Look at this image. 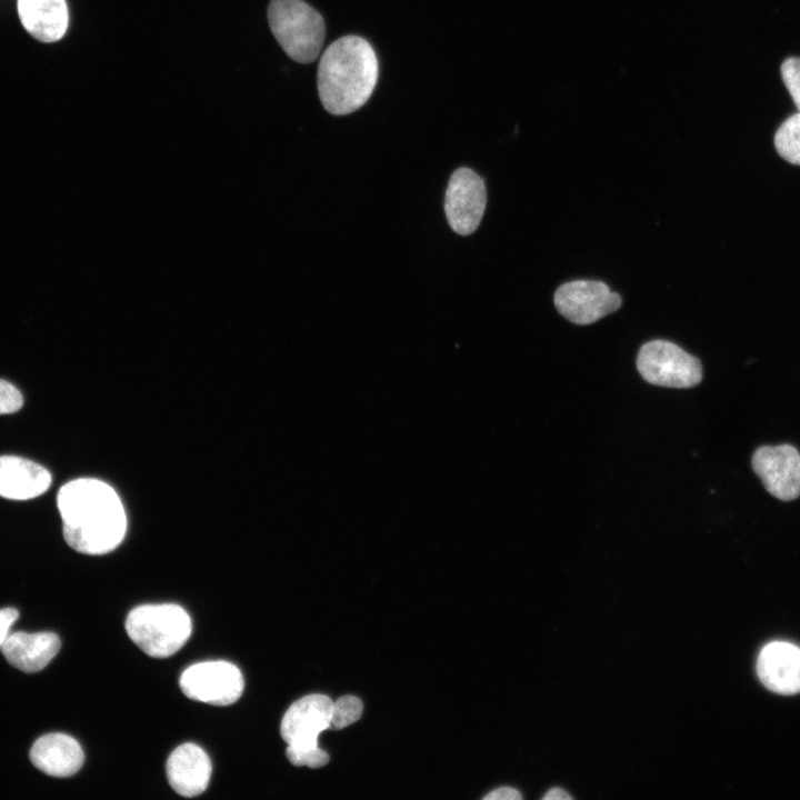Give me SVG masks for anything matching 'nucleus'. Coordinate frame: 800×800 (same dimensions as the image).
<instances>
[{"label": "nucleus", "mask_w": 800, "mask_h": 800, "mask_svg": "<svg viewBox=\"0 0 800 800\" xmlns=\"http://www.w3.org/2000/svg\"><path fill=\"white\" fill-rule=\"evenodd\" d=\"M774 147L786 161L800 166V111L779 127L774 134Z\"/></svg>", "instance_id": "17"}, {"label": "nucleus", "mask_w": 800, "mask_h": 800, "mask_svg": "<svg viewBox=\"0 0 800 800\" xmlns=\"http://www.w3.org/2000/svg\"><path fill=\"white\" fill-rule=\"evenodd\" d=\"M183 694L213 706H229L242 694L241 671L224 660L198 662L188 667L179 679Z\"/></svg>", "instance_id": "6"}, {"label": "nucleus", "mask_w": 800, "mask_h": 800, "mask_svg": "<svg viewBox=\"0 0 800 800\" xmlns=\"http://www.w3.org/2000/svg\"><path fill=\"white\" fill-rule=\"evenodd\" d=\"M268 21L273 37L292 60L310 63L317 59L326 26L316 9L302 0H271Z\"/></svg>", "instance_id": "4"}, {"label": "nucleus", "mask_w": 800, "mask_h": 800, "mask_svg": "<svg viewBox=\"0 0 800 800\" xmlns=\"http://www.w3.org/2000/svg\"><path fill=\"white\" fill-rule=\"evenodd\" d=\"M487 204L486 184L473 170L457 169L448 182L444 211L451 229L461 236L479 227Z\"/></svg>", "instance_id": "8"}, {"label": "nucleus", "mask_w": 800, "mask_h": 800, "mask_svg": "<svg viewBox=\"0 0 800 800\" xmlns=\"http://www.w3.org/2000/svg\"><path fill=\"white\" fill-rule=\"evenodd\" d=\"M286 756L293 766H307L312 769L321 768L330 760L329 754L319 747L301 749L288 746Z\"/></svg>", "instance_id": "19"}, {"label": "nucleus", "mask_w": 800, "mask_h": 800, "mask_svg": "<svg viewBox=\"0 0 800 800\" xmlns=\"http://www.w3.org/2000/svg\"><path fill=\"white\" fill-rule=\"evenodd\" d=\"M63 537L78 552L99 556L114 550L127 532L123 504L112 487L92 478L63 484L57 496Z\"/></svg>", "instance_id": "1"}, {"label": "nucleus", "mask_w": 800, "mask_h": 800, "mask_svg": "<svg viewBox=\"0 0 800 800\" xmlns=\"http://www.w3.org/2000/svg\"><path fill=\"white\" fill-rule=\"evenodd\" d=\"M637 368L649 383L668 388H692L702 380L698 358L667 340L644 343L638 353Z\"/></svg>", "instance_id": "5"}, {"label": "nucleus", "mask_w": 800, "mask_h": 800, "mask_svg": "<svg viewBox=\"0 0 800 800\" xmlns=\"http://www.w3.org/2000/svg\"><path fill=\"white\" fill-rule=\"evenodd\" d=\"M378 59L370 43L358 36L333 41L318 66V94L324 109L344 116L362 107L378 80Z\"/></svg>", "instance_id": "2"}, {"label": "nucleus", "mask_w": 800, "mask_h": 800, "mask_svg": "<svg viewBox=\"0 0 800 800\" xmlns=\"http://www.w3.org/2000/svg\"><path fill=\"white\" fill-rule=\"evenodd\" d=\"M521 798L520 792L510 787L494 789L483 797L484 800H519Z\"/></svg>", "instance_id": "23"}, {"label": "nucleus", "mask_w": 800, "mask_h": 800, "mask_svg": "<svg viewBox=\"0 0 800 800\" xmlns=\"http://www.w3.org/2000/svg\"><path fill=\"white\" fill-rule=\"evenodd\" d=\"M18 12L24 29L39 41L54 42L66 33V0H18Z\"/></svg>", "instance_id": "16"}, {"label": "nucleus", "mask_w": 800, "mask_h": 800, "mask_svg": "<svg viewBox=\"0 0 800 800\" xmlns=\"http://www.w3.org/2000/svg\"><path fill=\"white\" fill-rule=\"evenodd\" d=\"M30 760L41 772L67 778L77 773L84 761L79 742L64 733H49L40 737L30 749Z\"/></svg>", "instance_id": "13"}, {"label": "nucleus", "mask_w": 800, "mask_h": 800, "mask_svg": "<svg viewBox=\"0 0 800 800\" xmlns=\"http://www.w3.org/2000/svg\"><path fill=\"white\" fill-rule=\"evenodd\" d=\"M124 626L129 638L153 658L174 654L192 630L189 614L174 603L138 606L128 613Z\"/></svg>", "instance_id": "3"}, {"label": "nucleus", "mask_w": 800, "mask_h": 800, "mask_svg": "<svg viewBox=\"0 0 800 800\" xmlns=\"http://www.w3.org/2000/svg\"><path fill=\"white\" fill-rule=\"evenodd\" d=\"M782 80L800 111V58H788L781 64Z\"/></svg>", "instance_id": "20"}, {"label": "nucleus", "mask_w": 800, "mask_h": 800, "mask_svg": "<svg viewBox=\"0 0 800 800\" xmlns=\"http://www.w3.org/2000/svg\"><path fill=\"white\" fill-rule=\"evenodd\" d=\"M760 681L780 694L800 692V648L789 642H771L760 652L757 662Z\"/></svg>", "instance_id": "11"}, {"label": "nucleus", "mask_w": 800, "mask_h": 800, "mask_svg": "<svg viewBox=\"0 0 800 800\" xmlns=\"http://www.w3.org/2000/svg\"><path fill=\"white\" fill-rule=\"evenodd\" d=\"M166 771L171 788L182 797L192 798L207 789L212 764L204 750L188 742L171 752Z\"/></svg>", "instance_id": "12"}, {"label": "nucleus", "mask_w": 800, "mask_h": 800, "mask_svg": "<svg viewBox=\"0 0 800 800\" xmlns=\"http://www.w3.org/2000/svg\"><path fill=\"white\" fill-rule=\"evenodd\" d=\"M22 403L20 391L10 382L0 379V414L13 413Z\"/></svg>", "instance_id": "21"}, {"label": "nucleus", "mask_w": 800, "mask_h": 800, "mask_svg": "<svg viewBox=\"0 0 800 800\" xmlns=\"http://www.w3.org/2000/svg\"><path fill=\"white\" fill-rule=\"evenodd\" d=\"M752 469L777 499L791 501L800 496V452L793 446L759 447L752 456Z\"/></svg>", "instance_id": "9"}, {"label": "nucleus", "mask_w": 800, "mask_h": 800, "mask_svg": "<svg viewBox=\"0 0 800 800\" xmlns=\"http://www.w3.org/2000/svg\"><path fill=\"white\" fill-rule=\"evenodd\" d=\"M59 637L53 632L10 633L1 648L6 660L14 668L34 673L41 671L60 649Z\"/></svg>", "instance_id": "15"}, {"label": "nucleus", "mask_w": 800, "mask_h": 800, "mask_svg": "<svg viewBox=\"0 0 800 800\" xmlns=\"http://www.w3.org/2000/svg\"><path fill=\"white\" fill-rule=\"evenodd\" d=\"M572 797L560 788H552L550 789L544 796L543 799L546 800H562V799H571Z\"/></svg>", "instance_id": "24"}, {"label": "nucleus", "mask_w": 800, "mask_h": 800, "mask_svg": "<svg viewBox=\"0 0 800 800\" xmlns=\"http://www.w3.org/2000/svg\"><path fill=\"white\" fill-rule=\"evenodd\" d=\"M52 477L42 466L17 456L0 457V497L28 500L43 494Z\"/></svg>", "instance_id": "14"}, {"label": "nucleus", "mask_w": 800, "mask_h": 800, "mask_svg": "<svg viewBox=\"0 0 800 800\" xmlns=\"http://www.w3.org/2000/svg\"><path fill=\"white\" fill-rule=\"evenodd\" d=\"M559 313L569 321L584 326L614 312L621 297L601 281L574 280L561 284L553 297Z\"/></svg>", "instance_id": "7"}, {"label": "nucleus", "mask_w": 800, "mask_h": 800, "mask_svg": "<svg viewBox=\"0 0 800 800\" xmlns=\"http://www.w3.org/2000/svg\"><path fill=\"white\" fill-rule=\"evenodd\" d=\"M363 704L354 696H342L332 701L331 726L332 729H343L361 717Z\"/></svg>", "instance_id": "18"}, {"label": "nucleus", "mask_w": 800, "mask_h": 800, "mask_svg": "<svg viewBox=\"0 0 800 800\" xmlns=\"http://www.w3.org/2000/svg\"><path fill=\"white\" fill-rule=\"evenodd\" d=\"M19 612L14 608L0 609V649L10 636L12 624L18 620Z\"/></svg>", "instance_id": "22"}, {"label": "nucleus", "mask_w": 800, "mask_h": 800, "mask_svg": "<svg viewBox=\"0 0 800 800\" xmlns=\"http://www.w3.org/2000/svg\"><path fill=\"white\" fill-rule=\"evenodd\" d=\"M332 700L320 693L308 694L294 701L286 711L280 734L294 748L318 747L320 732L331 726Z\"/></svg>", "instance_id": "10"}]
</instances>
